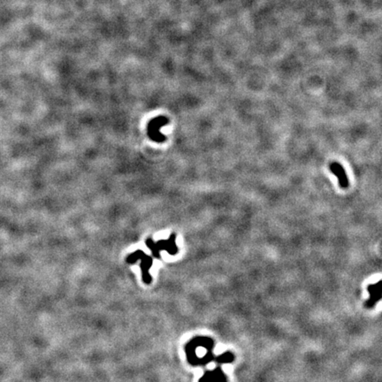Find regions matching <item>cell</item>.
<instances>
[{"instance_id":"6da1fadb","label":"cell","mask_w":382,"mask_h":382,"mask_svg":"<svg viewBox=\"0 0 382 382\" xmlns=\"http://www.w3.org/2000/svg\"><path fill=\"white\" fill-rule=\"evenodd\" d=\"M146 245L148 246L149 249L153 251V254L155 258H159V251L164 250L168 253L174 255L176 252H178V247L176 246L175 243V234H172L167 240H160L159 242H154L153 239H147L146 240Z\"/></svg>"},{"instance_id":"7a4b0ae2","label":"cell","mask_w":382,"mask_h":382,"mask_svg":"<svg viewBox=\"0 0 382 382\" xmlns=\"http://www.w3.org/2000/svg\"><path fill=\"white\" fill-rule=\"evenodd\" d=\"M138 259L141 260V268H142V275L143 280L146 284H151L152 282V276L150 274V269L153 266V259L145 254L144 251H137L132 253L128 258H127V263H135Z\"/></svg>"},{"instance_id":"3957f363","label":"cell","mask_w":382,"mask_h":382,"mask_svg":"<svg viewBox=\"0 0 382 382\" xmlns=\"http://www.w3.org/2000/svg\"><path fill=\"white\" fill-rule=\"evenodd\" d=\"M167 122L168 120L164 117H159L157 119H153V121L148 125V134L151 136V138L153 140L157 141L158 143H160V141L165 140V136H162L158 130H159V127L166 125Z\"/></svg>"},{"instance_id":"277c9868","label":"cell","mask_w":382,"mask_h":382,"mask_svg":"<svg viewBox=\"0 0 382 382\" xmlns=\"http://www.w3.org/2000/svg\"><path fill=\"white\" fill-rule=\"evenodd\" d=\"M330 170L333 174H336L340 186L343 189H347L348 187V179L344 166L338 162H333L330 164Z\"/></svg>"}]
</instances>
